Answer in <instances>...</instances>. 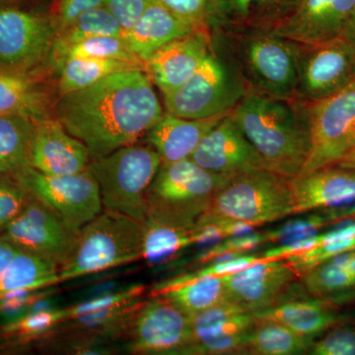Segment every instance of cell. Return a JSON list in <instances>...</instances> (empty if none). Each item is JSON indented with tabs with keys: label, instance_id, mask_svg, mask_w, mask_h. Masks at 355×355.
I'll list each match as a JSON object with an SVG mask.
<instances>
[{
	"label": "cell",
	"instance_id": "obj_1",
	"mask_svg": "<svg viewBox=\"0 0 355 355\" xmlns=\"http://www.w3.org/2000/svg\"><path fill=\"white\" fill-rule=\"evenodd\" d=\"M57 118L91 159L137 144L164 116L146 70L118 72L60 96Z\"/></svg>",
	"mask_w": 355,
	"mask_h": 355
},
{
	"label": "cell",
	"instance_id": "obj_2",
	"mask_svg": "<svg viewBox=\"0 0 355 355\" xmlns=\"http://www.w3.org/2000/svg\"><path fill=\"white\" fill-rule=\"evenodd\" d=\"M260 154L268 171L293 179L309 156L307 103L277 99L263 93L246 94L230 113Z\"/></svg>",
	"mask_w": 355,
	"mask_h": 355
},
{
	"label": "cell",
	"instance_id": "obj_3",
	"mask_svg": "<svg viewBox=\"0 0 355 355\" xmlns=\"http://www.w3.org/2000/svg\"><path fill=\"white\" fill-rule=\"evenodd\" d=\"M230 178L207 171L191 158L162 163L146 193L147 218L193 228Z\"/></svg>",
	"mask_w": 355,
	"mask_h": 355
},
{
	"label": "cell",
	"instance_id": "obj_4",
	"mask_svg": "<svg viewBox=\"0 0 355 355\" xmlns=\"http://www.w3.org/2000/svg\"><path fill=\"white\" fill-rule=\"evenodd\" d=\"M144 222L103 210L78 232L76 247L58 272L69 282L141 260Z\"/></svg>",
	"mask_w": 355,
	"mask_h": 355
},
{
	"label": "cell",
	"instance_id": "obj_5",
	"mask_svg": "<svg viewBox=\"0 0 355 355\" xmlns=\"http://www.w3.org/2000/svg\"><path fill=\"white\" fill-rule=\"evenodd\" d=\"M161 164L153 147L135 144L91 159L88 169L99 186L103 210L146 221V193Z\"/></svg>",
	"mask_w": 355,
	"mask_h": 355
},
{
	"label": "cell",
	"instance_id": "obj_6",
	"mask_svg": "<svg viewBox=\"0 0 355 355\" xmlns=\"http://www.w3.org/2000/svg\"><path fill=\"white\" fill-rule=\"evenodd\" d=\"M207 214L258 227L294 216L289 180L266 169L230 178L216 191Z\"/></svg>",
	"mask_w": 355,
	"mask_h": 355
},
{
	"label": "cell",
	"instance_id": "obj_7",
	"mask_svg": "<svg viewBox=\"0 0 355 355\" xmlns=\"http://www.w3.org/2000/svg\"><path fill=\"white\" fill-rule=\"evenodd\" d=\"M14 177L30 195L78 233L103 211L99 186L89 169L69 176H50L29 165Z\"/></svg>",
	"mask_w": 355,
	"mask_h": 355
},
{
	"label": "cell",
	"instance_id": "obj_8",
	"mask_svg": "<svg viewBox=\"0 0 355 355\" xmlns=\"http://www.w3.org/2000/svg\"><path fill=\"white\" fill-rule=\"evenodd\" d=\"M311 147L297 175L336 164L355 148V80L336 94L307 103Z\"/></svg>",
	"mask_w": 355,
	"mask_h": 355
},
{
	"label": "cell",
	"instance_id": "obj_9",
	"mask_svg": "<svg viewBox=\"0 0 355 355\" xmlns=\"http://www.w3.org/2000/svg\"><path fill=\"white\" fill-rule=\"evenodd\" d=\"M245 95L241 83L210 53L183 86L163 96L168 114L200 120L231 113Z\"/></svg>",
	"mask_w": 355,
	"mask_h": 355
},
{
	"label": "cell",
	"instance_id": "obj_10",
	"mask_svg": "<svg viewBox=\"0 0 355 355\" xmlns=\"http://www.w3.org/2000/svg\"><path fill=\"white\" fill-rule=\"evenodd\" d=\"M300 44L270 31L250 36L244 48L245 67L252 83L277 99L297 97Z\"/></svg>",
	"mask_w": 355,
	"mask_h": 355
},
{
	"label": "cell",
	"instance_id": "obj_11",
	"mask_svg": "<svg viewBox=\"0 0 355 355\" xmlns=\"http://www.w3.org/2000/svg\"><path fill=\"white\" fill-rule=\"evenodd\" d=\"M132 354H186L191 345V319L169 300L144 301L125 334Z\"/></svg>",
	"mask_w": 355,
	"mask_h": 355
},
{
	"label": "cell",
	"instance_id": "obj_12",
	"mask_svg": "<svg viewBox=\"0 0 355 355\" xmlns=\"http://www.w3.org/2000/svg\"><path fill=\"white\" fill-rule=\"evenodd\" d=\"M355 44L338 38L302 46L299 58L297 96L314 103L336 94L354 81Z\"/></svg>",
	"mask_w": 355,
	"mask_h": 355
},
{
	"label": "cell",
	"instance_id": "obj_13",
	"mask_svg": "<svg viewBox=\"0 0 355 355\" xmlns=\"http://www.w3.org/2000/svg\"><path fill=\"white\" fill-rule=\"evenodd\" d=\"M2 238L18 250L62 268L71 256L78 233L70 230L50 209L35 200L4 230Z\"/></svg>",
	"mask_w": 355,
	"mask_h": 355
},
{
	"label": "cell",
	"instance_id": "obj_14",
	"mask_svg": "<svg viewBox=\"0 0 355 355\" xmlns=\"http://www.w3.org/2000/svg\"><path fill=\"white\" fill-rule=\"evenodd\" d=\"M355 11V0H300L268 31L302 46L342 38Z\"/></svg>",
	"mask_w": 355,
	"mask_h": 355
},
{
	"label": "cell",
	"instance_id": "obj_15",
	"mask_svg": "<svg viewBox=\"0 0 355 355\" xmlns=\"http://www.w3.org/2000/svg\"><path fill=\"white\" fill-rule=\"evenodd\" d=\"M190 319L191 340L186 355L244 354L254 317L242 306L225 301Z\"/></svg>",
	"mask_w": 355,
	"mask_h": 355
},
{
	"label": "cell",
	"instance_id": "obj_16",
	"mask_svg": "<svg viewBox=\"0 0 355 355\" xmlns=\"http://www.w3.org/2000/svg\"><path fill=\"white\" fill-rule=\"evenodd\" d=\"M53 27L35 14L0 9V67L29 71L39 64L55 42Z\"/></svg>",
	"mask_w": 355,
	"mask_h": 355
},
{
	"label": "cell",
	"instance_id": "obj_17",
	"mask_svg": "<svg viewBox=\"0 0 355 355\" xmlns=\"http://www.w3.org/2000/svg\"><path fill=\"white\" fill-rule=\"evenodd\" d=\"M299 277L286 260H268L222 279L229 300L254 314L282 302Z\"/></svg>",
	"mask_w": 355,
	"mask_h": 355
},
{
	"label": "cell",
	"instance_id": "obj_18",
	"mask_svg": "<svg viewBox=\"0 0 355 355\" xmlns=\"http://www.w3.org/2000/svg\"><path fill=\"white\" fill-rule=\"evenodd\" d=\"M191 159L207 171L227 177L266 169L260 154L230 114L203 137Z\"/></svg>",
	"mask_w": 355,
	"mask_h": 355
},
{
	"label": "cell",
	"instance_id": "obj_19",
	"mask_svg": "<svg viewBox=\"0 0 355 355\" xmlns=\"http://www.w3.org/2000/svg\"><path fill=\"white\" fill-rule=\"evenodd\" d=\"M91 162L87 147L72 137L58 119L38 121L33 135L28 165L50 176L85 171Z\"/></svg>",
	"mask_w": 355,
	"mask_h": 355
},
{
	"label": "cell",
	"instance_id": "obj_20",
	"mask_svg": "<svg viewBox=\"0 0 355 355\" xmlns=\"http://www.w3.org/2000/svg\"><path fill=\"white\" fill-rule=\"evenodd\" d=\"M289 184L294 216L355 202V169L345 166H326L289 180Z\"/></svg>",
	"mask_w": 355,
	"mask_h": 355
},
{
	"label": "cell",
	"instance_id": "obj_21",
	"mask_svg": "<svg viewBox=\"0 0 355 355\" xmlns=\"http://www.w3.org/2000/svg\"><path fill=\"white\" fill-rule=\"evenodd\" d=\"M210 53L205 32L196 29L165 44L146 62V72L163 95L174 92L191 78Z\"/></svg>",
	"mask_w": 355,
	"mask_h": 355
},
{
	"label": "cell",
	"instance_id": "obj_22",
	"mask_svg": "<svg viewBox=\"0 0 355 355\" xmlns=\"http://www.w3.org/2000/svg\"><path fill=\"white\" fill-rule=\"evenodd\" d=\"M198 27L154 0L132 27L123 33V38L130 51L146 62L159 49L190 34Z\"/></svg>",
	"mask_w": 355,
	"mask_h": 355
},
{
	"label": "cell",
	"instance_id": "obj_23",
	"mask_svg": "<svg viewBox=\"0 0 355 355\" xmlns=\"http://www.w3.org/2000/svg\"><path fill=\"white\" fill-rule=\"evenodd\" d=\"M229 114L189 120L167 113L146 133V141L159 154L162 163L191 158L203 137Z\"/></svg>",
	"mask_w": 355,
	"mask_h": 355
},
{
	"label": "cell",
	"instance_id": "obj_24",
	"mask_svg": "<svg viewBox=\"0 0 355 355\" xmlns=\"http://www.w3.org/2000/svg\"><path fill=\"white\" fill-rule=\"evenodd\" d=\"M252 315L254 318L277 322L297 335L313 340L340 321L330 306L318 299L282 301L268 309Z\"/></svg>",
	"mask_w": 355,
	"mask_h": 355
},
{
	"label": "cell",
	"instance_id": "obj_25",
	"mask_svg": "<svg viewBox=\"0 0 355 355\" xmlns=\"http://www.w3.org/2000/svg\"><path fill=\"white\" fill-rule=\"evenodd\" d=\"M151 295L167 299L189 317L229 301L222 277L188 279L181 275L154 287Z\"/></svg>",
	"mask_w": 355,
	"mask_h": 355
},
{
	"label": "cell",
	"instance_id": "obj_26",
	"mask_svg": "<svg viewBox=\"0 0 355 355\" xmlns=\"http://www.w3.org/2000/svg\"><path fill=\"white\" fill-rule=\"evenodd\" d=\"M0 114H21L37 123L50 118L46 92L28 71L0 69Z\"/></svg>",
	"mask_w": 355,
	"mask_h": 355
},
{
	"label": "cell",
	"instance_id": "obj_27",
	"mask_svg": "<svg viewBox=\"0 0 355 355\" xmlns=\"http://www.w3.org/2000/svg\"><path fill=\"white\" fill-rule=\"evenodd\" d=\"M60 268L35 254L18 250L0 277V298L24 291L51 288L60 284Z\"/></svg>",
	"mask_w": 355,
	"mask_h": 355
},
{
	"label": "cell",
	"instance_id": "obj_28",
	"mask_svg": "<svg viewBox=\"0 0 355 355\" xmlns=\"http://www.w3.org/2000/svg\"><path fill=\"white\" fill-rule=\"evenodd\" d=\"M36 125L21 114H0V177L14 176L28 166Z\"/></svg>",
	"mask_w": 355,
	"mask_h": 355
},
{
	"label": "cell",
	"instance_id": "obj_29",
	"mask_svg": "<svg viewBox=\"0 0 355 355\" xmlns=\"http://www.w3.org/2000/svg\"><path fill=\"white\" fill-rule=\"evenodd\" d=\"M313 342V338H303L277 322L254 317L253 327L245 343L244 354H302L309 352Z\"/></svg>",
	"mask_w": 355,
	"mask_h": 355
},
{
	"label": "cell",
	"instance_id": "obj_30",
	"mask_svg": "<svg viewBox=\"0 0 355 355\" xmlns=\"http://www.w3.org/2000/svg\"><path fill=\"white\" fill-rule=\"evenodd\" d=\"M305 288L318 298L355 288V250L336 254L300 275Z\"/></svg>",
	"mask_w": 355,
	"mask_h": 355
},
{
	"label": "cell",
	"instance_id": "obj_31",
	"mask_svg": "<svg viewBox=\"0 0 355 355\" xmlns=\"http://www.w3.org/2000/svg\"><path fill=\"white\" fill-rule=\"evenodd\" d=\"M58 90L60 96L92 85L105 77L127 70L146 71V64L105 58L67 57L62 60Z\"/></svg>",
	"mask_w": 355,
	"mask_h": 355
},
{
	"label": "cell",
	"instance_id": "obj_32",
	"mask_svg": "<svg viewBox=\"0 0 355 355\" xmlns=\"http://www.w3.org/2000/svg\"><path fill=\"white\" fill-rule=\"evenodd\" d=\"M196 244L198 243L193 228L176 227L150 218L144 222L141 260L148 263L169 260Z\"/></svg>",
	"mask_w": 355,
	"mask_h": 355
},
{
	"label": "cell",
	"instance_id": "obj_33",
	"mask_svg": "<svg viewBox=\"0 0 355 355\" xmlns=\"http://www.w3.org/2000/svg\"><path fill=\"white\" fill-rule=\"evenodd\" d=\"M62 30L64 33L62 36L57 43L53 44V48L58 53L67 46L84 40L95 37H123V35L120 23L105 6L97 7L81 14L71 24Z\"/></svg>",
	"mask_w": 355,
	"mask_h": 355
},
{
	"label": "cell",
	"instance_id": "obj_34",
	"mask_svg": "<svg viewBox=\"0 0 355 355\" xmlns=\"http://www.w3.org/2000/svg\"><path fill=\"white\" fill-rule=\"evenodd\" d=\"M60 60L67 57L105 58L146 64L128 48L123 37H95L84 40L60 51Z\"/></svg>",
	"mask_w": 355,
	"mask_h": 355
},
{
	"label": "cell",
	"instance_id": "obj_35",
	"mask_svg": "<svg viewBox=\"0 0 355 355\" xmlns=\"http://www.w3.org/2000/svg\"><path fill=\"white\" fill-rule=\"evenodd\" d=\"M67 322V313L65 308L36 311L4 324L1 329V335L30 340L49 335L55 328Z\"/></svg>",
	"mask_w": 355,
	"mask_h": 355
},
{
	"label": "cell",
	"instance_id": "obj_36",
	"mask_svg": "<svg viewBox=\"0 0 355 355\" xmlns=\"http://www.w3.org/2000/svg\"><path fill=\"white\" fill-rule=\"evenodd\" d=\"M355 238V220L342 224L329 232L312 234L291 242L284 243L279 247L268 250L263 254L270 260H286L296 254L306 253L318 247L330 243L343 241Z\"/></svg>",
	"mask_w": 355,
	"mask_h": 355
},
{
	"label": "cell",
	"instance_id": "obj_37",
	"mask_svg": "<svg viewBox=\"0 0 355 355\" xmlns=\"http://www.w3.org/2000/svg\"><path fill=\"white\" fill-rule=\"evenodd\" d=\"M144 291H146V286L142 284H135L128 288L112 292L107 295L90 299L85 302L65 308L67 313V322L73 321L77 318L85 316V315L130 304L140 300V296L144 293Z\"/></svg>",
	"mask_w": 355,
	"mask_h": 355
},
{
	"label": "cell",
	"instance_id": "obj_38",
	"mask_svg": "<svg viewBox=\"0 0 355 355\" xmlns=\"http://www.w3.org/2000/svg\"><path fill=\"white\" fill-rule=\"evenodd\" d=\"M29 191L14 176L0 177V234L24 209Z\"/></svg>",
	"mask_w": 355,
	"mask_h": 355
},
{
	"label": "cell",
	"instance_id": "obj_39",
	"mask_svg": "<svg viewBox=\"0 0 355 355\" xmlns=\"http://www.w3.org/2000/svg\"><path fill=\"white\" fill-rule=\"evenodd\" d=\"M270 242L268 233H246L220 240V242L214 244L209 250L200 254L198 260L203 263L214 261L223 257L232 256V254H247L252 250L260 248Z\"/></svg>",
	"mask_w": 355,
	"mask_h": 355
},
{
	"label": "cell",
	"instance_id": "obj_40",
	"mask_svg": "<svg viewBox=\"0 0 355 355\" xmlns=\"http://www.w3.org/2000/svg\"><path fill=\"white\" fill-rule=\"evenodd\" d=\"M270 260L266 258L263 254L256 256V254H232V256L223 257V259H218L216 263L205 266L198 272L184 275L188 279H200V277H224L228 275H235V273L241 272L243 270L250 268V266L256 265Z\"/></svg>",
	"mask_w": 355,
	"mask_h": 355
},
{
	"label": "cell",
	"instance_id": "obj_41",
	"mask_svg": "<svg viewBox=\"0 0 355 355\" xmlns=\"http://www.w3.org/2000/svg\"><path fill=\"white\" fill-rule=\"evenodd\" d=\"M313 355H355V330L338 327L333 329L317 342H313L309 349Z\"/></svg>",
	"mask_w": 355,
	"mask_h": 355
},
{
	"label": "cell",
	"instance_id": "obj_42",
	"mask_svg": "<svg viewBox=\"0 0 355 355\" xmlns=\"http://www.w3.org/2000/svg\"><path fill=\"white\" fill-rule=\"evenodd\" d=\"M300 0H252L248 18L272 26L298 6Z\"/></svg>",
	"mask_w": 355,
	"mask_h": 355
},
{
	"label": "cell",
	"instance_id": "obj_43",
	"mask_svg": "<svg viewBox=\"0 0 355 355\" xmlns=\"http://www.w3.org/2000/svg\"><path fill=\"white\" fill-rule=\"evenodd\" d=\"M154 0H105L104 6L120 23L123 33L139 19Z\"/></svg>",
	"mask_w": 355,
	"mask_h": 355
},
{
	"label": "cell",
	"instance_id": "obj_44",
	"mask_svg": "<svg viewBox=\"0 0 355 355\" xmlns=\"http://www.w3.org/2000/svg\"><path fill=\"white\" fill-rule=\"evenodd\" d=\"M48 288L14 292L0 298V314H13L25 310L50 295Z\"/></svg>",
	"mask_w": 355,
	"mask_h": 355
},
{
	"label": "cell",
	"instance_id": "obj_45",
	"mask_svg": "<svg viewBox=\"0 0 355 355\" xmlns=\"http://www.w3.org/2000/svg\"><path fill=\"white\" fill-rule=\"evenodd\" d=\"M182 19L200 25L207 12L209 0H157Z\"/></svg>",
	"mask_w": 355,
	"mask_h": 355
},
{
	"label": "cell",
	"instance_id": "obj_46",
	"mask_svg": "<svg viewBox=\"0 0 355 355\" xmlns=\"http://www.w3.org/2000/svg\"><path fill=\"white\" fill-rule=\"evenodd\" d=\"M104 2L105 0H60L58 9L60 27L64 29L81 14L104 6Z\"/></svg>",
	"mask_w": 355,
	"mask_h": 355
},
{
	"label": "cell",
	"instance_id": "obj_47",
	"mask_svg": "<svg viewBox=\"0 0 355 355\" xmlns=\"http://www.w3.org/2000/svg\"><path fill=\"white\" fill-rule=\"evenodd\" d=\"M17 252V248L0 236V277L6 272L7 266L12 261Z\"/></svg>",
	"mask_w": 355,
	"mask_h": 355
},
{
	"label": "cell",
	"instance_id": "obj_48",
	"mask_svg": "<svg viewBox=\"0 0 355 355\" xmlns=\"http://www.w3.org/2000/svg\"><path fill=\"white\" fill-rule=\"evenodd\" d=\"M221 1H223L236 15L245 19L248 18L252 0H221Z\"/></svg>",
	"mask_w": 355,
	"mask_h": 355
},
{
	"label": "cell",
	"instance_id": "obj_49",
	"mask_svg": "<svg viewBox=\"0 0 355 355\" xmlns=\"http://www.w3.org/2000/svg\"><path fill=\"white\" fill-rule=\"evenodd\" d=\"M342 38L347 40L349 43L355 44V11L349 26H347V29L343 33Z\"/></svg>",
	"mask_w": 355,
	"mask_h": 355
},
{
	"label": "cell",
	"instance_id": "obj_50",
	"mask_svg": "<svg viewBox=\"0 0 355 355\" xmlns=\"http://www.w3.org/2000/svg\"><path fill=\"white\" fill-rule=\"evenodd\" d=\"M336 164L345 166V167H349L352 168V169H355V148L352 151V153L347 154L343 160L336 163Z\"/></svg>",
	"mask_w": 355,
	"mask_h": 355
},
{
	"label": "cell",
	"instance_id": "obj_51",
	"mask_svg": "<svg viewBox=\"0 0 355 355\" xmlns=\"http://www.w3.org/2000/svg\"><path fill=\"white\" fill-rule=\"evenodd\" d=\"M354 76L355 79V58H354Z\"/></svg>",
	"mask_w": 355,
	"mask_h": 355
}]
</instances>
